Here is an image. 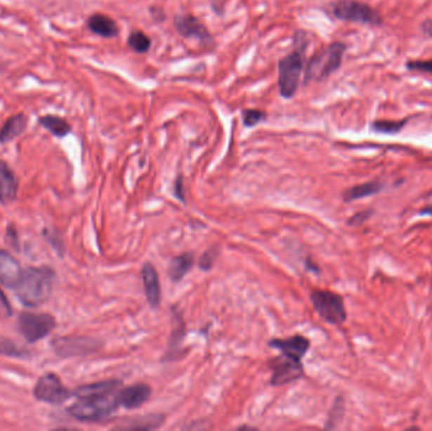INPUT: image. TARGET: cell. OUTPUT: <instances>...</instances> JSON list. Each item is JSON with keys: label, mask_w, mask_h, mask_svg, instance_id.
Listing matches in <instances>:
<instances>
[{"label": "cell", "mask_w": 432, "mask_h": 431, "mask_svg": "<svg viewBox=\"0 0 432 431\" xmlns=\"http://www.w3.org/2000/svg\"><path fill=\"white\" fill-rule=\"evenodd\" d=\"M123 387L119 381H103L84 385L75 390V404L67 409L70 415L84 423H98L107 419L119 407L118 392Z\"/></svg>", "instance_id": "cell-1"}, {"label": "cell", "mask_w": 432, "mask_h": 431, "mask_svg": "<svg viewBox=\"0 0 432 431\" xmlns=\"http://www.w3.org/2000/svg\"><path fill=\"white\" fill-rule=\"evenodd\" d=\"M55 281L56 274L50 267H30L23 271L13 291L25 307H38L50 299Z\"/></svg>", "instance_id": "cell-2"}, {"label": "cell", "mask_w": 432, "mask_h": 431, "mask_svg": "<svg viewBox=\"0 0 432 431\" xmlns=\"http://www.w3.org/2000/svg\"><path fill=\"white\" fill-rule=\"evenodd\" d=\"M346 46L334 42L311 57L305 70V82H321L332 75L341 66Z\"/></svg>", "instance_id": "cell-3"}, {"label": "cell", "mask_w": 432, "mask_h": 431, "mask_svg": "<svg viewBox=\"0 0 432 431\" xmlns=\"http://www.w3.org/2000/svg\"><path fill=\"white\" fill-rule=\"evenodd\" d=\"M303 63V52L297 50L278 63V89L284 99H291L297 93Z\"/></svg>", "instance_id": "cell-4"}, {"label": "cell", "mask_w": 432, "mask_h": 431, "mask_svg": "<svg viewBox=\"0 0 432 431\" xmlns=\"http://www.w3.org/2000/svg\"><path fill=\"white\" fill-rule=\"evenodd\" d=\"M315 311L330 324H341L346 320L344 300L340 295L327 290H315L311 294Z\"/></svg>", "instance_id": "cell-5"}, {"label": "cell", "mask_w": 432, "mask_h": 431, "mask_svg": "<svg viewBox=\"0 0 432 431\" xmlns=\"http://www.w3.org/2000/svg\"><path fill=\"white\" fill-rule=\"evenodd\" d=\"M332 14L345 22L370 25H382V18L376 9L357 0H339L332 6Z\"/></svg>", "instance_id": "cell-6"}, {"label": "cell", "mask_w": 432, "mask_h": 431, "mask_svg": "<svg viewBox=\"0 0 432 431\" xmlns=\"http://www.w3.org/2000/svg\"><path fill=\"white\" fill-rule=\"evenodd\" d=\"M55 326L56 319L50 314L25 311L20 314L18 319L19 333L30 343H36L47 337Z\"/></svg>", "instance_id": "cell-7"}, {"label": "cell", "mask_w": 432, "mask_h": 431, "mask_svg": "<svg viewBox=\"0 0 432 431\" xmlns=\"http://www.w3.org/2000/svg\"><path fill=\"white\" fill-rule=\"evenodd\" d=\"M268 366L272 371V377H270L272 386H283L300 380L303 375V366L300 359H296L294 356L283 353H281V356L272 358Z\"/></svg>", "instance_id": "cell-8"}, {"label": "cell", "mask_w": 432, "mask_h": 431, "mask_svg": "<svg viewBox=\"0 0 432 431\" xmlns=\"http://www.w3.org/2000/svg\"><path fill=\"white\" fill-rule=\"evenodd\" d=\"M34 397L51 405H60L69 400L72 394L65 387L61 380L55 373H47L38 380L34 390Z\"/></svg>", "instance_id": "cell-9"}, {"label": "cell", "mask_w": 432, "mask_h": 431, "mask_svg": "<svg viewBox=\"0 0 432 431\" xmlns=\"http://www.w3.org/2000/svg\"><path fill=\"white\" fill-rule=\"evenodd\" d=\"M100 347L98 340L88 337H55L52 342V348L56 354L65 358L89 356L100 349Z\"/></svg>", "instance_id": "cell-10"}, {"label": "cell", "mask_w": 432, "mask_h": 431, "mask_svg": "<svg viewBox=\"0 0 432 431\" xmlns=\"http://www.w3.org/2000/svg\"><path fill=\"white\" fill-rule=\"evenodd\" d=\"M175 27L177 32L182 37L195 38L200 41L201 44H213V36L207 28V25H202L200 19L196 18L191 14H180L175 18Z\"/></svg>", "instance_id": "cell-11"}, {"label": "cell", "mask_w": 432, "mask_h": 431, "mask_svg": "<svg viewBox=\"0 0 432 431\" xmlns=\"http://www.w3.org/2000/svg\"><path fill=\"white\" fill-rule=\"evenodd\" d=\"M142 282H143L144 295L150 307L157 309L161 304L162 291H161V282L159 276L155 266L150 262H145L140 271Z\"/></svg>", "instance_id": "cell-12"}, {"label": "cell", "mask_w": 432, "mask_h": 431, "mask_svg": "<svg viewBox=\"0 0 432 431\" xmlns=\"http://www.w3.org/2000/svg\"><path fill=\"white\" fill-rule=\"evenodd\" d=\"M152 394V388L145 383H137L126 388H120L118 392L119 406L126 407L128 410L138 409L145 404Z\"/></svg>", "instance_id": "cell-13"}, {"label": "cell", "mask_w": 432, "mask_h": 431, "mask_svg": "<svg viewBox=\"0 0 432 431\" xmlns=\"http://www.w3.org/2000/svg\"><path fill=\"white\" fill-rule=\"evenodd\" d=\"M22 274L23 269L18 261L9 252L0 250V283L4 288L14 290L18 285Z\"/></svg>", "instance_id": "cell-14"}, {"label": "cell", "mask_w": 432, "mask_h": 431, "mask_svg": "<svg viewBox=\"0 0 432 431\" xmlns=\"http://www.w3.org/2000/svg\"><path fill=\"white\" fill-rule=\"evenodd\" d=\"M270 347L301 361L310 349V340L302 335H294L287 339H272Z\"/></svg>", "instance_id": "cell-15"}, {"label": "cell", "mask_w": 432, "mask_h": 431, "mask_svg": "<svg viewBox=\"0 0 432 431\" xmlns=\"http://www.w3.org/2000/svg\"><path fill=\"white\" fill-rule=\"evenodd\" d=\"M19 182L11 166L0 160V202L8 204L15 200Z\"/></svg>", "instance_id": "cell-16"}, {"label": "cell", "mask_w": 432, "mask_h": 431, "mask_svg": "<svg viewBox=\"0 0 432 431\" xmlns=\"http://www.w3.org/2000/svg\"><path fill=\"white\" fill-rule=\"evenodd\" d=\"M28 115L25 112H17L6 119L0 128V144L9 143L20 137L28 128Z\"/></svg>", "instance_id": "cell-17"}, {"label": "cell", "mask_w": 432, "mask_h": 431, "mask_svg": "<svg viewBox=\"0 0 432 431\" xmlns=\"http://www.w3.org/2000/svg\"><path fill=\"white\" fill-rule=\"evenodd\" d=\"M86 25L94 34L103 38H115L119 34V27L117 22L107 14L95 13L89 17Z\"/></svg>", "instance_id": "cell-18"}, {"label": "cell", "mask_w": 432, "mask_h": 431, "mask_svg": "<svg viewBox=\"0 0 432 431\" xmlns=\"http://www.w3.org/2000/svg\"><path fill=\"white\" fill-rule=\"evenodd\" d=\"M38 124L56 138L67 137L72 131V127L66 119L55 114L41 115L38 118Z\"/></svg>", "instance_id": "cell-19"}, {"label": "cell", "mask_w": 432, "mask_h": 431, "mask_svg": "<svg viewBox=\"0 0 432 431\" xmlns=\"http://www.w3.org/2000/svg\"><path fill=\"white\" fill-rule=\"evenodd\" d=\"M195 263L194 253L186 252L175 257L169 263V275L174 282H180L192 269Z\"/></svg>", "instance_id": "cell-20"}, {"label": "cell", "mask_w": 432, "mask_h": 431, "mask_svg": "<svg viewBox=\"0 0 432 431\" xmlns=\"http://www.w3.org/2000/svg\"><path fill=\"white\" fill-rule=\"evenodd\" d=\"M382 190V184L378 181L367 182V184H362V185H358L354 188L346 190L344 193L345 201L358 200V199H363L367 196H372V195H376Z\"/></svg>", "instance_id": "cell-21"}, {"label": "cell", "mask_w": 432, "mask_h": 431, "mask_svg": "<svg viewBox=\"0 0 432 431\" xmlns=\"http://www.w3.org/2000/svg\"><path fill=\"white\" fill-rule=\"evenodd\" d=\"M183 335H185V324L182 321L181 316L174 310V331H172V337H171V342H169L167 358H169L171 354L175 353L177 350L178 345L182 342L181 339Z\"/></svg>", "instance_id": "cell-22"}, {"label": "cell", "mask_w": 432, "mask_h": 431, "mask_svg": "<svg viewBox=\"0 0 432 431\" xmlns=\"http://www.w3.org/2000/svg\"><path fill=\"white\" fill-rule=\"evenodd\" d=\"M128 46L137 53H145L150 51L152 41L143 32L134 31L128 37Z\"/></svg>", "instance_id": "cell-23"}, {"label": "cell", "mask_w": 432, "mask_h": 431, "mask_svg": "<svg viewBox=\"0 0 432 431\" xmlns=\"http://www.w3.org/2000/svg\"><path fill=\"white\" fill-rule=\"evenodd\" d=\"M407 120H377L373 123V129L379 133H398L406 125Z\"/></svg>", "instance_id": "cell-24"}, {"label": "cell", "mask_w": 432, "mask_h": 431, "mask_svg": "<svg viewBox=\"0 0 432 431\" xmlns=\"http://www.w3.org/2000/svg\"><path fill=\"white\" fill-rule=\"evenodd\" d=\"M163 416H147V418H140L131 421V425L123 426L126 429H155L162 424Z\"/></svg>", "instance_id": "cell-25"}, {"label": "cell", "mask_w": 432, "mask_h": 431, "mask_svg": "<svg viewBox=\"0 0 432 431\" xmlns=\"http://www.w3.org/2000/svg\"><path fill=\"white\" fill-rule=\"evenodd\" d=\"M0 354L8 356H25L27 353L20 349L17 344L13 343L11 339L0 337Z\"/></svg>", "instance_id": "cell-26"}, {"label": "cell", "mask_w": 432, "mask_h": 431, "mask_svg": "<svg viewBox=\"0 0 432 431\" xmlns=\"http://www.w3.org/2000/svg\"><path fill=\"white\" fill-rule=\"evenodd\" d=\"M242 118H243V123H244L245 127L251 128V127L259 124L261 122H263L264 119L267 118V115L262 110L247 109L242 114Z\"/></svg>", "instance_id": "cell-27"}, {"label": "cell", "mask_w": 432, "mask_h": 431, "mask_svg": "<svg viewBox=\"0 0 432 431\" xmlns=\"http://www.w3.org/2000/svg\"><path fill=\"white\" fill-rule=\"evenodd\" d=\"M219 256V250L216 247L209 248L207 252H204V255L200 257L199 261V267L202 271H209L214 266V263L216 261V258Z\"/></svg>", "instance_id": "cell-28"}, {"label": "cell", "mask_w": 432, "mask_h": 431, "mask_svg": "<svg viewBox=\"0 0 432 431\" xmlns=\"http://www.w3.org/2000/svg\"><path fill=\"white\" fill-rule=\"evenodd\" d=\"M407 69L411 71H419L432 75V60L427 61H410L407 63Z\"/></svg>", "instance_id": "cell-29"}, {"label": "cell", "mask_w": 432, "mask_h": 431, "mask_svg": "<svg viewBox=\"0 0 432 431\" xmlns=\"http://www.w3.org/2000/svg\"><path fill=\"white\" fill-rule=\"evenodd\" d=\"M0 313L4 314L6 316H8V315H11V314H12V307H11V304L8 302L6 296H4V294H3L1 291H0Z\"/></svg>", "instance_id": "cell-30"}, {"label": "cell", "mask_w": 432, "mask_h": 431, "mask_svg": "<svg viewBox=\"0 0 432 431\" xmlns=\"http://www.w3.org/2000/svg\"><path fill=\"white\" fill-rule=\"evenodd\" d=\"M175 194L180 200H185V195H183V181H182L181 176H180V177L177 179V181H176Z\"/></svg>", "instance_id": "cell-31"}, {"label": "cell", "mask_w": 432, "mask_h": 431, "mask_svg": "<svg viewBox=\"0 0 432 431\" xmlns=\"http://www.w3.org/2000/svg\"><path fill=\"white\" fill-rule=\"evenodd\" d=\"M421 28H422V32L428 36V37H432V20L431 19H427L425 20L422 25H421Z\"/></svg>", "instance_id": "cell-32"}, {"label": "cell", "mask_w": 432, "mask_h": 431, "mask_svg": "<svg viewBox=\"0 0 432 431\" xmlns=\"http://www.w3.org/2000/svg\"><path fill=\"white\" fill-rule=\"evenodd\" d=\"M368 214L369 213L357 214L355 217H353V218H351V220H349V224L358 225V224H360V223H363L364 220H365V219H364V217H365V215H368Z\"/></svg>", "instance_id": "cell-33"}, {"label": "cell", "mask_w": 432, "mask_h": 431, "mask_svg": "<svg viewBox=\"0 0 432 431\" xmlns=\"http://www.w3.org/2000/svg\"><path fill=\"white\" fill-rule=\"evenodd\" d=\"M422 215H432V205H430L428 207H425L422 212H421Z\"/></svg>", "instance_id": "cell-34"}]
</instances>
